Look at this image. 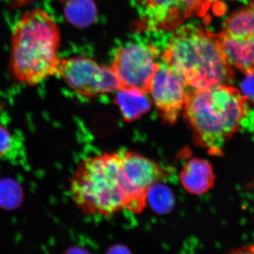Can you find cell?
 Masks as SVG:
<instances>
[{"label": "cell", "mask_w": 254, "mask_h": 254, "mask_svg": "<svg viewBox=\"0 0 254 254\" xmlns=\"http://www.w3.org/2000/svg\"><path fill=\"white\" fill-rule=\"evenodd\" d=\"M249 100L231 85L192 90L184 109L197 145L220 155L249 113Z\"/></svg>", "instance_id": "cell-1"}, {"label": "cell", "mask_w": 254, "mask_h": 254, "mask_svg": "<svg viewBox=\"0 0 254 254\" xmlns=\"http://www.w3.org/2000/svg\"><path fill=\"white\" fill-rule=\"evenodd\" d=\"M162 58L192 90L231 85L235 71L219 45L217 34L196 26L177 29Z\"/></svg>", "instance_id": "cell-2"}, {"label": "cell", "mask_w": 254, "mask_h": 254, "mask_svg": "<svg viewBox=\"0 0 254 254\" xmlns=\"http://www.w3.org/2000/svg\"><path fill=\"white\" fill-rule=\"evenodd\" d=\"M61 33L46 11L31 10L18 20L11 37V68L14 78L36 86L58 74Z\"/></svg>", "instance_id": "cell-3"}, {"label": "cell", "mask_w": 254, "mask_h": 254, "mask_svg": "<svg viewBox=\"0 0 254 254\" xmlns=\"http://www.w3.org/2000/svg\"><path fill=\"white\" fill-rule=\"evenodd\" d=\"M68 190L74 205L86 215L108 217L125 209L133 212L120 152L81 160L70 177Z\"/></svg>", "instance_id": "cell-4"}, {"label": "cell", "mask_w": 254, "mask_h": 254, "mask_svg": "<svg viewBox=\"0 0 254 254\" xmlns=\"http://www.w3.org/2000/svg\"><path fill=\"white\" fill-rule=\"evenodd\" d=\"M220 48L232 67L254 73V1L232 13L217 34Z\"/></svg>", "instance_id": "cell-5"}, {"label": "cell", "mask_w": 254, "mask_h": 254, "mask_svg": "<svg viewBox=\"0 0 254 254\" xmlns=\"http://www.w3.org/2000/svg\"><path fill=\"white\" fill-rule=\"evenodd\" d=\"M158 56V48L151 45L131 43L120 48L110 67L121 89L135 90L148 95L150 82L159 64Z\"/></svg>", "instance_id": "cell-6"}, {"label": "cell", "mask_w": 254, "mask_h": 254, "mask_svg": "<svg viewBox=\"0 0 254 254\" xmlns=\"http://www.w3.org/2000/svg\"><path fill=\"white\" fill-rule=\"evenodd\" d=\"M211 4V0H136L138 28L173 31L188 18L205 16Z\"/></svg>", "instance_id": "cell-7"}, {"label": "cell", "mask_w": 254, "mask_h": 254, "mask_svg": "<svg viewBox=\"0 0 254 254\" xmlns=\"http://www.w3.org/2000/svg\"><path fill=\"white\" fill-rule=\"evenodd\" d=\"M58 75L73 91L84 97H96L121 89L111 67L86 57L61 60Z\"/></svg>", "instance_id": "cell-8"}, {"label": "cell", "mask_w": 254, "mask_h": 254, "mask_svg": "<svg viewBox=\"0 0 254 254\" xmlns=\"http://www.w3.org/2000/svg\"><path fill=\"white\" fill-rule=\"evenodd\" d=\"M177 72L167 64L159 63L148 91L164 123L173 125L183 113L190 92Z\"/></svg>", "instance_id": "cell-9"}, {"label": "cell", "mask_w": 254, "mask_h": 254, "mask_svg": "<svg viewBox=\"0 0 254 254\" xmlns=\"http://www.w3.org/2000/svg\"><path fill=\"white\" fill-rule=\"evenodd\" d=\"M120 152L122 168L129 190L135 213L143 211L151 187L167 177L164 169L154 160L131 150Z\"/></svg>", "instance_id": "cell-10"}, {"label": "cell", "mask_w": 254, "mask_h": 254, "mask_svg": "<svg viewBox=\"0 0 254 254\" xmlns=\"http://www.w3.org/2000/svg\"><path fill=\"white\" fill-rule=\"evenodd\" d=\"M182 186L189 193L201 195L207 193L214 186L215 175L210 163L204 159H190L180 173Z\"/></svg>", "instance_id": "cell-11"}, {"label": "cell", "mask_w": 254, "mask_h": 254, "mask_svg": "<svg viewBox=\"0 0 254 254\" xmlns=\"http://www.w3.org/2000/svg\"><path fill=\"white\" fill-rule=\"evenodd\" d=\"M114 102L127 123L141 119L148 113L151 105L148 94L135 90H119Z\"/></svg>", "instance_id": "cell-12"}, {"label": "cell", "mask_w": 254, "mask_h": 254, "mask_svg": "<svg viewBox=\"0 0 254 254\" xmlns=\"http://www.w3.org/2000/svg\"><path fill=\"white\" fill-rule=\"evenodd\" d=\"M64 2L65 18L75 27L86 28L95 22L97 8L93 0H67Z\"/></svg>", "instance_id": "cell-13"}, {"label": "cell", "mask_w": 254, "mask_h": 254, "mask_svg": "<svg viewBox=\"0 0 254 254\" xmlns=\"http://www.w3.org/2000/svg\"><path fill=\"white\" fill-rule=\"evenodd\" d=\"M160 214L168 213L173 208L175 203V195L166 186L156 184L148 191L147 203Z\"/></svg>", "instance_id": "cell-14"}, {"label": "cell", "mask_w": 254, "mask_h": 254, "mask_svg": "<svg viewBox=\"0 0 254 254\" xmlns=\"http://www.w3.org/2000/svg\"><path fill=\"white\" fill-rule=\"evenodd\" d=\"M12 138L11 133L2 125H0V158L4 156L11 149Z\"/></svg>", "instance_id": "cell-15"}, {"label": "cell", "mask_w": 254, "mask_h": 254, "mask_svg": "<svg viewBox=\"0 0 254 254\" xmlns=\"http://www.w3.org/2000/svg\"><path fill=\"white\" fill-rule=\"evenodd\" d=\"M227 254H254V244L242 246L230 251Z\"/></svg>", "instance_id": "cell-16"}, {"label": "cell", "mask_w": 254, "mask_h": 254, "mask_svg": "<svg viewBox=\"0 0 254 254\" xmlns=\"http://www.w3.org/2000/svg\"><path fill=\"white\" fill-rule=\"evenodd\" d=\"M108 254H131L127 249L124 248V247H115V248L112 249Z\"/></svg>", "instance_id": "cell-17"}, {"label": "cell", "mask_w": 254, "mask_h": 254, "mask_svg": "<svg viewBox=\"0 0 254 254\" xmlns=\"http://www.w3.org/2000/svg\"><path fill=\"white\" fill-rule=\"evenodd\" d=\"M64 254H90L87 251L81 248H72L66 251Z\"/></svg>", "instance_id": "cell-18"}, {"label": "cell", "mask_w": 254, "mask_h": 254, "mask_svg": "<svg viewBox=\"0 0 254 254\" xmlns=\"http://www.w3.org/2000/svg\"><path fill=\"white\" fill-rule=\"evenodd\" d=\"M18 1H21V2H25V1H29V0H18Z\"/></svg>", "instance_id": "cell-19"}, {"label": "cell", "mask_w": 254, "mask_h": 254, "mask_svg": "<svg viewBox=\"0 0 254 254\" xmlns=\"http://www.w3.org/2000/svg\"><path fill=\"white\" fill-rule=\"evenodd\" d=\"M212 1V2H213V1H220V0H211Z\"/></svg>", "instance_id": "cell-20"}, {"label": "cell", "mask_w": 254, "mask_h": 254, "mask_svg": "<svg viewBox=\"0 0 254 254\" xmlns=\"http://www.w3.org/2000/svg\"><path fill=\"white\" fill-rule=\"evenodd\" d=\"M60 1H63L64 2V1H67V0H60Z\"/></svg>", "instance_id": "cell-21"}]
</instances>
